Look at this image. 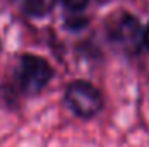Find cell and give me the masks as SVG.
<instances>
[{"instance_id":"obj_1","label":"cell","mask_w":149,"mask_h":147,"mask_svg":"<svg viewBox=\"0 0 149 147\" xmlns=\"http://www.w3.org/2000/svg\"><path fill=\"white\" fill-rule=\"evenodd\" d=\"M50 78H52V68L45 59L31 54H24L21 57L17 68V81L24 94L28 95L40 94L47 87Z\"/></svg>"},{"instance_id":"obj_2","label":"cell","mask_w":149,"mask_h":147,"mask_svg":"<svg viewBox=\"0 0 149 147\" xmlns=\"http://www.w3.org/2000/svg\"><path fill=\"white\" fill-rule=\"evenodd\" d=\"M70 107L81 118H90L102 107V97L95 87L87 81H73L66 90Z\"/></svg>"},{"instance_id":"obj_3","label":"cell","mask_w":149,"mask_h":147,"mask_svg":"<svg viewBox=\"0 0 149 147\" xmlns=\"http://www.w3.org/2000/svg\"><path fill=\"white\" fill-rule=\"evenodd\" d=\"M109 35L123 49L135 50V49H139L142 31H141L139 21L134 16L123 12V14H118L114 19H111V23H109Z\"/></svg>"},{"instance_id":"obj_4","label":"cell","mask_w":149,"mask_h":147,"mask_svg":"<svg viewBox=\"0 0 149 147\" xmlns=\"http://www.w3.org/2000/svg\"><path fill=\"white\" fill-rule=\"evenodd\" d=\"M56 2L57 0H26L24 9L31 16H45L56 5Z\"/></svg>"},{"instance_id":"obj_5","label":"cell","mask_w":149,"mask_h":147,"mask_svg":"<svg viewBox=\"0 0 149 147\" xmlns=\"http://www.w3.org/2000/svg\"><path fill=\"white\" fill-rule=\"evenodd\" d=\"M87 3H88V0H64L66 9H68L70 12H73V14L83 10V9L87 7Z\"/></svg>"},{"instance_id":"obj_6","label":"cell","mask_w":149,"mask_h":147,"mask_svg":"<svg viewBox=\"0 0 149 147\" xmlns=\"http://www.w3.org/2000/svg\"><path fill=\"white\" fill-rule=\"evenodd\" d=\"M144 43H146V47L149 49V24H148V28H146V31H144Z\"/></svg>"}]
</instances>
